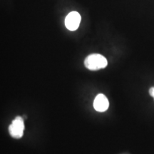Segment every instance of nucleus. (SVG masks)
I'll return each mask as SVG.
<instances>
[{
    "instance_id": "nucleus-1",
    "label": "nucleus",
    "mask_w": 154,
    "mask_h": 154,
    "mask_svg": "<svg viewBox=\"0 0 154 154\" xmlns=\"http://www.w3.org/2000/svg\"><path fill=\"white\" fill-rule=\"evenodd\" d=\"M84 65L89 70L97 71L106 67L108 61L103 56L99 54H92L86 58Z\"/></svg>"
},
{
    "instance_id": "nucleus-2",
    "label": "nucleus",
    "mask_w": 154,
    "mask_h": 154,
    "mask_svg": "<svg viewBox=\"0 0 154 154\" xmlns=\"http://www.w3.org/2000/svg\"><path fill=\"white\" fill-rule=\"evenodd\" d=\"M24 131V120L21 116H17L9 126V131L11 137L20 138L23 136Z\"/></svg>"
},
{
    "instance_id": "nucleus-3",
    "label": "nucleus",
    "mask_w": 154,
    "mask_h": 154,
    "mask_svg": "<svg viewBox=\"0 0 154 154\" xmlns=\"http://www.w3.org/2000/svg\"><path fill=\"white\" fill-rule=\"evenodd\" d=\"M81 16L77 11H72L65 19V26L70 31H75L79 26Z\"/></svg>"
},
{
    "instance_id": "nucleus-4",
    "label": "nucleus",
    "mask_w": 154,
    "mask_h": 154,
    "mask_svg": "<svg viewBox=\"0 0 154 154\" xmlns=\"http://www.w3.org/2000/svg\"><path fill=\"white\" fill-rule=\"evenodd\" d=\"M109 106V100L104 94H99L96 96L94 101V107L99 112H104Z\"/></svg>"
},
{
    "instance_id": "nucleus-5",
    "label": "nucleus",
    "mask_w": 154,
    "mask_h": 154,
    "mask_svg": "<svg viewBox=\"0 0 154 154\" xmlns=\"http://www.w3.org/2000/svg\"><path fill=\"white\" fill-rule=\"evenodd\" d=\"M149 94L152 96V97H153V99H154V86L153 87H151V88H150Z\"/></svg>"
}]
</instances>
